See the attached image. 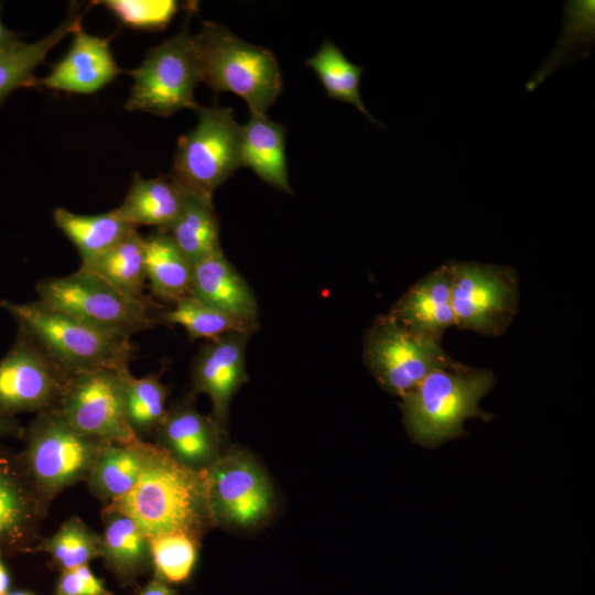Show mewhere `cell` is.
I'll use <instances>...</instances> for the list:
<instances>
[{
    "label": "cell",
    "instance_id": "6da1fadb",
    "mask_svg": "<svg viewBox=\"0 0 595 595\" xmlns=\"http://www.w3.org/2000/svg\"><path fill=\"white\" fill-rule=\"evenodd\" d=\"M105 506L130 517L150 539L184 533L197 541L214 528L207 497L206 469L188 468L149 443L136 486Z\"/></svg>",
    "mask_w": 595,
    "mask_h": 595
},
{
    "label": "cell",
    "instance_id": "7a4b0ae2",
    "mask_svg": "<svg viewBox=\"0 0 595 595\" xmlns=\"http://www.w3.org/2000/svg\"><path fill=\"white\" fill-rule=\"evenodd\" d=\"M0 306L26 332L66 379L102 368H129L134 358L130 338L89 325L41 300Z\"/></svg>",
    "mask_w": 595,
    "mask_h": 595
},
{
    "label": "cell",
    "instance_id": "3957f363",
    "mask_svg": "<svg viewBox=\"0 0 595 595\" xmlns=\"http://www.w3.org/2000/svg\"><path fill=\"white\" fill-rule=\"evenodd\" d=\"M494 375L457 363L430 372L412 391L402 397L403 422L414 443L434 448L464 434L468 418L489 421L479 400L491 389Z\"/></svg>",
    "mask_w": 595,
    "mask_h": 595
},
{
    "label": "cell",
    "instance_id": "277c9868",
    "mask_svg": "<svg viewBox=\"0 0 595 595\" xmlns=\"http://www.w3.org/2000/svg\"><path fill=\"white\" fill-rule=\"evenodd\" d=\"M194 36L202 82L216 95L223 91L238 95L247 102L250 112L266 113L283 86L274 54L209 21H204Z\"/></svg>",
    "mask_w": 595,
    "mask_h": 595
},
{
    "label": "cell",
    "instance_id": "5b68a950",
    "mask_svg": "<svg viewBox=\"0 0 595 595\" xmlns=\"http://www.w3.org/2000/svg\"><path fill=\"white\" fill-rule=\"evenodd\" d=\"M20 440L22 464L48 507L64 489L86 480L109 442L79 433L56 410L35 414Z\"/></svg>",
    "mask_w": 595,
    "mask_h": 595
},
{
    "label": "cell",
    "instance_id": "8992f818",
    "mask_svg": "<svg viewBox=\"0 0 595 595\" xmlns=\"http://www.w3.org/2000/svg\"><path fill=\"white\" fill-rule=\"evenodd\" d=\"M35 290L47 305L125 338L156 324V304L150 298H132L80 268L68 275L42 279Z\"/></svg>",
    "mask_w": 595,
    "mask_h": 595
},
{
    "label": "cell",
    "instance_id": "52a82bcc",
    "mask_svg": "<svg viewBox=\"0 0 595 595\" xmlns=\"http://www.w3.org/2000/svg\"><path fill=\"white\" fill-rule=\"evenodd\" d=\"M197 123L177 140L172 175L190 192L212 197L241 166V126L234 110L198 106Z\"/></svg>",
    "mask_w": 595,
    "mask_h": 595
},
{
    "label": "cell",
    "instance_id": "ba28073f",
    "mask_svg": "<svg viewBox=\"0 0 595 595\" xmlns=\"http://www.w3.org/2000/svg\"><path fill=\"white\" fill-rule=\"evenodd\" d=\"M130 74L133 85L126 104L129 111L167 117L199 106L194 91L202 82L201 64L195 36L186 24L178 34L151 48Z\"/></svg>",
    "mask_w": 595,
    "mask_h": 595
},
{
    "label": "cell",
    "instance_id": "9c48e42d",
    "mask_svg": "<svg viewBox=\"0 0 595 595\" xmlns=\"http://www.w3.org/2000/svg\"><path fill=\"white\" fill-rule=\"evenodd\" d=\"M365 360L380 386L401 398L433 370L455 363L437 338L413 332L391 314L377 317L369 328Z\"/></svg>",
    "mask_w": 595,
    "mask_h": 595
},
{
    "label": "cell",
    "instance_id": "30bf717a",
    "mask_svg": "<svg viewBox=\"0 0 595 595\" xmlns=\"http://www.w3.org/2000/svg\"><path fill=\"white\" fill-rule=\"evenodd\" d=\"M129 368H102L65 379L56 410L79 433L109 442H129L125 409Z\"/></svg>",
    "mask_w": 595,
    "mask_h": 595
},
{
    "label": "cell",
    "instance_id": "8fae6325",
    "mask_svg": "<svg viewBox=\"0 0 595 595\" xmlns=\"http://www.w3.org/2000/svg\"><path fill=\"white\" fill-rule=\"evenodd\" d=\"M206 475L214 527L251 528L272 512V485L261 466L244 450L223 451Z\"/></svg>",
    "mask_w": 595,
    "mask_h": 595
},
{
    "label": "cell",
    "instance_id": "7c38bea8",
    "mask_svg": "<svg viewBox=\"0 0 595 595\" xmlns=\"http://www.w3.org/2000/svg\"><path fill=\"white\" fill-rule=\"evenodd\" d=\"M455 324L485 335L501 333L510 322L517 285L509 268L450 262Z\"/></svg>",
    "mask_w": 595,
    "mask_h": 595
},
{
    "label": "cell",
    "instance_id": "4fadbf2b",
    "mask_svg": "<svg viewBox=\"0 0 595 595\" xmlns=\"http://www.w3.org/2000/svg\"><path fill=\"white\" fill-rule=\"evenodd\" d=\"M65 378L23 329L0 360V414L42 413L58 403Z\"/></svg>",
    "mask_w": 595,
    "mask_h": 595
},
{
    "label": "cell",
    "instance_id": "5bb4252c",
    "mask_svg": "<svg viewBox=\"0 0 595 595\" xmlns=\"http://www.w3.org/2000/svg\"><path fill=\"white\" fill-rule=\"evenodd\" d=\"M48 506L30 479L19 452L0 443V553H31Z\"/></svg>",
    "mask_w": 595,
    "mask_h": 595
},
{
    "label": "cell",
    "instance_id": "9a60e30c",
    "mask_svg": "<svg viewBox=\"0 0 595 595\" xmlns=\"http://www.w3.org/2000/svg\"><path fill=\"white\" fill-rule=\"evenodd\" d=\"M250 333L232 332L207 340L191 365L193 394L208 396L212 418L225 431L234 396L247 380L246 348Z\"/></svg>",
    "mask_w": 595,
    "mask_h": 595
},
{
    "label": "cell",
    "instance_id": "2e32d148",
    "mask_svg": "<svg viewBox=\"0 0 595 595\" xmlns=\"http://www.w3.org/2000/svg\"><path fill=\"white\" fill-rule=\"evenodd\" d=\"M194 394L178 399L166 410L153 436L154 444L180 464L204 470L223 453L225 431L212 415L201 414L195 408Z\"/></svg>",
    "mask_w": 595,
    "mask_h": 595
},
{
    "label": "cell",
    "instance_id": "e0dca14e",
    "mask_svg": "<svg viewBox=\"0 0 595 595\" xmlns=\"http://www.w3.org/2000/svg\"><path fill=\"white\" fill-rule=\"evenodd\" d=\"M120 73L109 39L89 35L79 29L66 55L37 84L53 90L88 95L108 85Z\"/></svg>",
    "mask_w": 595,
    "mask_h": 595
},
{
    "label": "cell",
    "instance_id": "ac0fdd59",
    "mask_svg": "<svg viewBox=\"0 0 595 595\" xmlns=\"http://www.w3.org/2000/svg\"><path fill=\"white\" fill-rule=\"evenodd\" d=\"M191 295L237 320L258 325L255 293L223 251L194 263Z\"/></svg>",
    "mask_w": 595,
    "mask_h": 595
},
{
    "label": "cell",
    "instance_id": "d6986e66",
    "mask_svg": "<svg viewBox=\"0 0 595 595\" xmlns=\"http://www.w3.org/2000/svg\"><path fill=\"white\" fill-rule=\"evenodd\" d=\"M100 517V558L121 587H134L152 571L149 538L130 517L116 509L104 506Z\"/></svg>",
    "mask_w": 595,
    "mask_h": 595
},
{
    "label": "cell",
    "instance_id": "ffe728a7",
    "mask_svg": "<svg viewBox=\"0 0 595 595\" xmlns=\"http://www.w3.org/2000/svg\"><path fill=\"white\" fill-rule=\"evenodd\" d=\"M390 314L413 332L440 339L442 333L455 324L450 263L413 285Z\"/></svg>",
    "mask_w": 595,
    "mask_h": 595
},
{
    "label": "cell",
    "instance_id": "44dd1931",
    "mask_svg": "<svg viewBox=\"0 0 595 595\" xmlns=\"http://www.w3.org/2000/svg\"><path fill=\"white\" fill-rule=\"evenodd\" d=\"M186 190L172 175L143 178L138 172L117 213L130 225L170 230L184 204Z\"/></svg>",
    "mask_w": 595,
    "mask_h": 595
},
{
    "label": "cell",
    "instance_id": "7402d4cb",
    "mask_svg": "<svg viewBox=\"0 0 595 595\" xmlns=\"http://www.w3.org/2000/svg\"><path fill=\"white\" fill-rule=\"evenodd\" d=\"M241 166L251 169L270 186L292 193L285 155V128L266 113L250 112L241 126Z\"/></svg>",
    "mask_w": 595,
    "mask_h": 595
},
{
    "label": "cell",
    "instance_id": "603a6c76",
    "mask_svg": "<svg viewBox=\"0 0 595 595\" xmlns=\"http://www.w3.org/2000/svg\"><path fill=\"white\" fill-rule=\"evenodd\" d=\"M148 442H107L94 463L86 484L90 494L105 505L128 494L143 469Z\"/></svg>",
    "mask_w": 595,
    "mask_h": 595
},
{
    "label": "cell",
    "instance_id": "cb8c5ba5",
    "mask_svg": "<svg viewBox=\"0 0 595 595\" xmlns=\"http://www.w3.org/2000/svg\"><path fill=\"white\" fill-rule=\"evenodd\" d=\"M144 239L145 273L154 298L166 302L191 295L194 264L170 232L154 229Z\"/></svg>",
    "mask_w": 595,
    "mask_h": 595
},
{
    "label": "cell",
    "instance_id": "d4e9b609",
    "mask_svg": "<svg viewBox=\"0 0 595 595\" xmlns=\"http://www.w3.org/2000/svg\"><path fill=\"white\" fill-rule=\"evenodd\" d=\"M67 18L50 34L33 43H18L0 50V105L13 90L39 85L34 69L65 36L82 29L83 12L72 7Z\"/></svg>",
    "mask_w": 595,
    "mask_h": 595
},
{
    "label": "cell",
    "instance_id": "484cf974",
    "mask_svg": "<svg viewBox=\"0 0 595 595\" xmlns=\"http://www.w3.org/2000/svg\"><path fill=\"white\" fill-rule=\"evenodd\" d=\"M80 269L95 273L132 298H148L143 292L147 281L144 239L137 229L102 253L82 262Z\"/></svg>",
    "mask_w": 595,
    "mask_h": 595
},
{
    "label": "cell",
    "instance_id": "4316f807",
    "mask_svg": "<svg viewBox=\"0 0 595 595\" xmlns=\"http://www.w3.org/2000/svg\"><path fill=\"white\" fill-rule=\"evenodd\" d=\"M167 231L193 264L223 251L212 197L186 190L183 208Z\"/></svg>",
    "mask_w": 595,
    "mask_h": 595
},
{
    "label": "cell",
    "instance_id": "83f0119b",
    "mask_svg": "<svg viewBox=\"0 0 595 595\" xmlns=\"http://www.w3.org/2000/svg\"><path fill=\"white\" fill-rule=\"evenodd\" d=\"M53 219L77 249L82 262L102 253L137 229L121 218L116 209L98 215H79L57 207L53 212Z\"/></svg>",
    "mask_w": 595,
    "mask_h": 595
},
{
    "label": "cell",
    "instance_id": "f1b7e54d",
    "mask_svg": "<svg viewBox=\"0 0 595 595\" xmlns=\"http://www.w3.org/2000/svg\"><path fill=\"white\" fill-rule=\"evenodd\" d=\"M305 64L315 72L329 97L353 105L370 122L385 128L368 111L360 96L359 85L364 68L351 63L332 41L323 42Z\"/></svg>",
    "mask_w": 595,
    "mask_h": 595
},
{
    "label": "cell",
    "instance_id": "f546056e",
    "mask_svg": "<svg viewBox=\"0 0 595 595\" xmlns=\"http://www.w3.org/2000/svg\"><path fill=\"white\" fill-rule=\"evenodd\" d=\"M154 320L156 324L182 326L192 339L213 340L232 332L252 334L258 327L216 310L192 295L177 300L172 309L156 311Z\"/></svg>",
    "mask_w": 595,
    "mask_h": 595
},
{
    "label": "cell",
    "instance_id": "4dcf8cb0",
    "mask_svg": "<svg viewBox=\"0 0 595 595\" xmlns=\"http://www.w3.org/2000/svg\"><path fill=\"white\" fill-rule=\"evenodd\" d=\"M47 553L53 565L62 571L87 565L100 558L101 536L80 518L71 517L50 537L40 539L31 553Z\"/></svg>",
    "mask_w": 595,
    "mask_h": 595
},
{
    "label": "cell",
    "instance_id": "1f68e13d",
    "mask_svg": "<svg viewBox=\"0 0 595 595\" xmlns=\"http://www.w3.org/2000/svg\"><path fill=\"white\" fill-rule=\"evenodd\" d=\"M170 388L158 376L136 378L129 371L125 387L126 419L139 439L153 435L163 421Z\"/></svg>",
    "mask_w": 595,
    "mask_h": 595
},
{
    "label": "cell",
    "instance_id": "d6a6232c",
    "mask_svg": "<svg viewBox=\"0 0 595 595\" xmlns=\"http://www.w3.org/2000/svg\"><path fill=\"white\" fill-rule=\"evenodd\" d=\"M153 575L167 584L186 582L197 561L199 541L184 533L150 538Z\"/></svg>",
    "mask_w": 595,
    "mask_h": 595
},
{
    "label": "cell",
    "instance_id": "836d02e7",
    "mask_svg": "<svg viewBox=\"0 0 595 595\" xmlns=\"http://www.w3.org/2000/svg\"><path fill=\"white\" fill-rule=\"evenodd\" d=\"M102 3L122 24L137 30H163L178 10L173 0H107Z\"/></svg>",
    "mask_w": 595,
    "mask_h": 595
},
{
    "label": "cell",
    "instance_id": "e575fe53",
    "mask_svg": "<svg viewBox=\"0 0 595 595\" xmlns=\"http://www.w3.org/2000/svg\"><path fill=\"white\" fill-rule=\"evenodd\" d=\"M54 595H113L88 565L62 571Z\"/></svg>",
    "mask_w": 595,
    "mask_h": 595
},
{
    "label": "cell",
    "instance_id": "d590c367",
    "mask_svg": "<svg viewBox=\"0 0 595 595\" xmlns=\"http://www.w3.org/2000/svg\"><path fill=\"white\" fill-rule=\"evenodd\" d=\"M136 595H177V593L166 582L153 575L137 591Z\"/></svg>",
    "mask_w": 595,
    "mask_h": 595
},
{
    "label": "cell",
    "instance_id": "8d00e7d4",
    "mask_svg": "<svg viewBox=\"0 0 595 595\" xmlns=\"http://www.w3.org/2000/svg\"><path fill=\"white\" fill-rule=\"evenodd\" d=\"M23 428L15 416L0 414V440L9 436L21 439Z\"/></svg>",
    "mask_w": 595,
    "mask_h": 595
},
{
    "label": "cell",
    "instance_id": "74e56055",
    "mask_svg": "<svg viewBox=\"0 0 595 595\" xmlns=\"http://www.w3.org/2000/svg\"><path fill=\"white\" fill-rule=\"evenodd\" d=\"M2 4L0 3V13H1ZM20 40V34L7 29L0 18V50L11 46L15 43H18Z\"/></svg>",
    "mask_w": 595,
    "mask_h": 595
},
{
    "label": "cell",
    "instance_id": "f35d334b",
    "mask_svg": "<svg viewBox=\"0 0 595 595\" xmlns=\"http://www.w3.org/2000/svg\"><path fill=\"white\" fill-rule=\"evenodd\" d=\"M10 573L0 553V595H7L10 592Z\"/></svg>",
    "mask_w": 595,
    "mask_h": 595
},
{
    "label": "cell",
    "instance_id": "ab89813d",
    "mask_svg": "<svg viewBox=\"0 0 595 595\" xmlns=\"http://www.w3.org/2000/svg\"><path fill=\"white\" fill-rule=\"evenodd\" d=\"M7 595H35V594L29 591H13V592H9Z\"/></svg>",
    "mask_w": 595,
    "mask_h": 595
}]
</instances>
